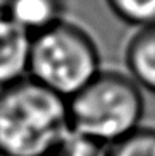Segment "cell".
I'll return each instance as SVG.
<instances>
[{
  "label": "cell",
  "mask_w": 155,
  "mask_h": 156,
  "mask_svg": "<svg viewBox=\"0 0 155 156\" xmlns=\"http://www.w3.org/2000/svg\"><path fill=\"white\" fill-rule=\"evenodd\" d=\"M125 67L144 91L155 94V24L138 27L125 46Z\"/></svg>",
  "instance_id": "5b68a950"
},
{
  "label": "cell",
  "mask_w": 155,
  "mask_h": 156,
  "mask_svg": "<svg viewBox=\"0 0 155 156\" xmlns=\"http://www.w3.org/2000/svg\"><path fill=\"white\" fill-rule=\"evenodd\" d=\"M114 15L133 27L155 24V0H105Z\"/></svg>",
  "instance_id": "52a82bcc"
},
{
  "label": "cell",
  "mask_w": 155,
  "mask_h": 156,
  "mask_svg": "<svg viewBox=\"0 0 155 156\" xmlns=\"http://www.w3.org/2000/svg\"><path fill=\"white\" fill-rule=\"evenodd\" d=\"M72 131L115 144L142 126L144 89L126 72L102 69L67 99Z\"/></svg>",
  "instance_id": "7a4b0ae2"
},
{
  "label": "cell",
  "mask_w": 155,
  "mask_h": 156,
  "mask_svg": "<svg viewBox=\"0 0 155 156\" xmlns=\"http://www.w3.org/2000/svg\"><path fill=\"white\" fill-rule=\"evenodd\" d=\"M110 145L87 134L70 131L54 156H109Z\"/></svg>",
  "instance_id": "9c48e42d"
},
{
  "label": "cell",
  "mask_w": 155,
  "mask_h": 156,
  "mask_svg": "<svg viewBox=\"0 0 155 156\" xmlns=\"http://www.w3.org/2000/svg\"><path fill=\"white\" fill-rule=\"evenodd\" d=\"M102 70L91 34L66 18L31 38L27 76L64 99L87 86Z\"/></svg>",
  "instance_id": "3957f363"
},
{
  "label": "cell",
  "mask_w": 155,
  "mask_h": 156,
  "mask_svg": "<svg viewBox=\"0 0 155 156\" xmlns=\"http://www.w3.org/2000/svg\"><path fill=\"white\" fill-rule=\"evenodd\" d=\"M31 38L0 5V88L27 76Z\"/></svg>",
  "instance_id": "277c9868"
},
{
  "label": "cell",
  "mask_w": 155,
  "mask_h": 156,
  "mask_svg": "<svg viewBox=\"0 0 155 156\" xmlns=\"http://www.w3.org/2000/svg\"><path fill=\"white\" fill-rule=\"evenodd\" d=\"M70 131L62 96L31 76L0 88V156H54Z\"/></svg>",
  "instance_id": "6da1fadb"
},
{
  "label": "cell",
  "mask_w": 155,
  "mask_h": 156,
  "mask_svg": "<svg viewBox=\"0 0 155 156\" xmlns=\"http://www.w3.org/2000/svg\"><path fill=\"white\" fill-rule=\"evenodd\" d=\"M2 8L31 35L64 19L66 0H2Z\"/></svg>",
  "instance_id": "8992f818"
},
{
  "label": "cell",
  "mask_w": 155,
  "mask_h": 156,
  "mask_svg": "<svg viewBox=\"0 0 155 156\" xmlns=\"http://www.w3.org/2000/svg\"><path fill=\"white\" fill-rule=\"evenodd\" d=\"M109 156H155V127L141 126L110 145Z\"/></svg>",
  "instance_id": "ba28073f"
}]
</instances>
